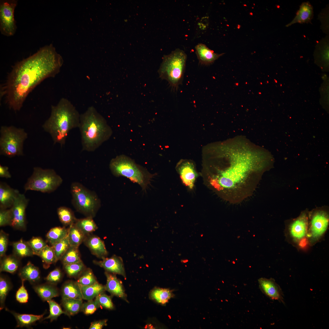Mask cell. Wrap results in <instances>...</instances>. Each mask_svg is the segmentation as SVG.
Returning a JSON list of instances; mask_svg holds the SVG:
<instances>
[{"instance_id":"obj_51","label":"cell","mask_w":329,"mask_h":329,"mask_svg":"<svg viewBox=\"0 0 329 329\" xmlns=\"http://www.w3.org/2000/svg\"><path fill=\"white\" fill-rule=\"evenodd\" d=\"M107 319L94 321L91 323L89 329H101L107 325Z\"/></svg>"},{"instance_id":"obj_30","label":"cell","mask_w":329,"mask_h":329,"mask_svg":"<svg viewBox=\"0 0 329 329\" xmlns=\"http://www.w3.org/2000/svg\"><path fill=\"white\" fill-rule=\"evenodd\" d=\"M329 37L326 35L317 44L315 50V55L319 56L322 62L328 64L329 61Z\"/></svg>"},{"instance_id":"obj_18","label":"cell","mask_w":329,"mask_h":329,"mask_svg":"<svg viewBox=\"0 0 329 329\" xmlns=\"http://www.w3.org/2000/svg\"><path fill=\"white\" fill-rule=\"evenodd\" d=\"M19 191L3 182L0 183V208H11L19 194Z\"/></svg>"},{"instance_id":"obj_46","label":"cell","mask_w":329,"mask_h":329,"mask_svg":"<svg viewBox=\"0 0 329 329\" xmlns=\"http://www.w3.org/2000/svg\"><path fill=\"white\" fill-rule=\"evenodd\" d=\"M100 307L95 299H92L83 303L81 311L86 315H90L94 313Z\"/></svg>"},{"instance_id":"obj_50","label":"cell","mask_w":329,"mask_h":329,"mask_svg":"<svg viewBox=\"0 0 329 329\" xmlns=\"http://www.w3.org/2000/svg\"><path fill=\"white\" fill-rule=\"evenodd\" d=\"M8 242V235L2 230L0 232V256L3 257L7 249Z\"/></svg>"},{"instance_id":"obj_37","label":"cell","mask_w":329,"mask_h":329,"mask_svg":"<svg viewBox=\"0 0 329 329\" xmlns=\"http://www.w3.org/2000/svg\"><path fill=\"white\" fill-rule=\"evenodd\" d=\"M60 260L63 265L81 261L78 247L70 246Z\"/></svg>"},{"instance_id":"obj_25","label":"cell","mask_w":329,"mask_h":329,"mask_svg":"<svg viewBox=\"0 0 329 329\" xmlns=\"http://www.w3.org/2000/svg\"><path fill=\"white\" fill-rule=\"evenodd\" d=\"M79 285L81 289L83 299L87 301L93 299L99 295L104 292L106 291L105 285L98 282L89 286Z\"/></svg>"},{"instance_id":"obj_27","label":"cell","mask_w":329,"mask_h":329,"mask_svg":"<svg viewBox=\"0 0 329 329\" xmlns=\"http://www.w3.org/2000/svg\"><path fill=\"white\" fill-rule=\"evenodd\" d=\"M87 235L73 223L69 228L68 237L70 246L78 247Z\"/></svg>"},{"instance_id":"obj_15","label":"cell","mask_w":329,"mask_h":329,"mask_svg":"<svg viewBox=\"0 0 329 329\" xmlns=\"http://www.w3.org/2000/svg\"><path fill=\"white\" fill-rule=\"evenodd\" d=\"M258 282L260 289L267 296L271 299L284 302L281 289L274 279L261 278Z\"/></svg>"},{"instance_id":"obj_49","label":"cell","mask_w":329,"mask_h":329,"mask_svg":"<svg viewBox=\"0 0 329 329\" xmlns=\"http://www.w3.org/2000/svg\"><path fill=\"white\" fill-rule=\"evenodd\" d=\"M24 281L22 280V285L17 291L16 294V300L21 303H27L29 299V295L25 288L24 283Z\"/></svg>"},{"instance_id":"obj_22","label":"cell","mask_w":329,"mask_h":329,"mask_svg":"<svg viewBox=\"0 0 329 329\" xmlns=\"http://www.w3.org/2000/svg\"><path fill=\"white\" fill-rule=\"evenodd\" d=\"M19 275L22 280L28 281L31 284L37 282L41 278L39 268L30 262L20 270Z\"/></svg>"},{"instance_id":"obj_38","label":"cell","mask_w":329,"mask_h":329,"mask_svg":"<svg viewBox=\"0 0 329 329\" xmlns=\"http://www.w3.org/2000/svg\"><path fill=\"white\" fill-rule=\"evenodd\" d=\"M63 267L67 274L70 278L79 277L86 268L82 260L76 263L64 264Z\"/></svg>"},{"instance_id":"obj_26","label":"cell","mask_w":329,"mask_h":329,"mask_svg":"<svg viewBox=\"0 0 329 329\" xmlns=\"http://www.w3.org/2000/svg\"><path fill=\"white\" fill-rule=\"evenodd\" d=\"M14 316L17 322L16 327H28L43 318L45 314L40 315L31 314H20L14 311H10Z\"/></svg>"},{"instance_id":"obj_1","label":"cell","mask_w":329,"mask_h":329,"mask_svg":"<svg viewBox=\"0 0 329 329\" xmlns=\"http://www.w3.org/2000/svg\"><path fill=\"white\" fill-rule=\"evenodd\" d=\"M255 157H232L204 152L201 173L204 184L223 200L239 203L251 196L262 174V163Z\"/></svg>"},{"instance_id":"obj_48","label":"cell","mask_w":329,"mask_h":329,"mask_svg":"<svg viewBox=\"0 0 329 329\" xmlns=\"http://www.w3.org/2000/svg\"><path fill=\"white\" fill-rule=\"evenodd\" d=\"M62 274L60 270L56 268L51 271L44 279L47 283L55 285L61 280Z\"/></svg>"},{"instance_id":"obj_29","label":"cell","mask_w":329,"mask_h":329,"mask_svg":"<svg viewBox=\"0 0 329 329\" xmlns=\"http://www.w3.org/2000/svg\"><path fill=\"white\" fill-rule=\"evenodd\" d=\"M150 298L156 302L164 304L173 296L172 292L168 289L155 288L150 292Z\"/></svg>"},{"instance_id":"obj_43","label":"cell","mask_w":329,"mask_h":329,"mask_svg":"<svg viewBox=\"0 0 329 329\" xmlns=\"http://www.w3.org/2000/svg\"><path fill=\"white\" fill-rule=\"evenodd\" d=\"M321 23V29L324 33L329 35V5L323 9L318 15Z\"/></svg>"},{"instance_id":"obj_32","label":"cell","mask_w":329,"mask_h":329,"mask_svg":"<svg viewBox=\"0 0 329 329\" xmlns=\"http://www.w3.org/2000/svg\"><path fill=\"white\" fill-rule=\"evenodd\" d=\"M69 232V228L56 227L51 229L46 235L47 240L52 245L66 237Z\"/></svg>"},{"instance_id":"obj_33","label":"cell","mask_w":329,"mask_h":329,"mask_svg":"<svg viewBox=\"0 0 329 329\" xmlns=\"http://www.w3.org/2000/svg\"><path fill=\"white\" fill-rule=\"evenodd\" d=\"M37 255L41 259L43 267L45 269L48 268L51 264L58 261L52 246L48 245L43 248Z\"/></svg>"},{"instance_id":"obj_13","label":"cell","mask_w":329,"mask_h":329,"mask_svg":"<svg viewBox=\"0 0 329 329\" xmlns=\"http://www.w3.org/2000/svg\"><path fill=\"white\" fill-rule=\"evenodd\" d=\"M175 169L183 184L188 189L192 190L199 175L193 161L182 159L177 164Z\"/></svg>"},{"instance_id":"obj_39","label":"cell","mask_w":329,"mask_h":329,"mask_svg":"<svg viewBox=\"0 0 329 329\" xmlns=\"http://www.w3.org/2000/svg\"><path fill=\"white\" fill-rule=\"evenodd\" d=\"M12 284L9 279L2 275L0 277V309L2 310L4 307L6 296L11 289Z\"/></svg>"},{"instance_id":"obj_10","label":"cell","mask_w":329,"mask_h":329,"mask_svg":"<svg viewBox=\"0 0 329 329\" xmlns=\"http://www.w3.org/2000/svg\"><path fill=\"white\" fill-rule=\"evenodd\" d=\"M329 225V212L325 208H317L309 212L308 244L313 246L323 239Z\"/></svg>"},{"instance_id":"obj_17","label":"cell","mask_w":329,"mask_h":329,"mask_svg":"<svg viewBox=\"0 0 329 329\" xmlns=\"http://www.w3.org/2000/svg\"><path fill=\"white\" fill-rule=\"evenodd\" d=\"M106 284L105 285L106 291L112 296H115L128 301L127 295L121 281L116 274L107 271L105 272Z\"/></svg>"},{"instance_id":"obj_8","label":"cell","mask_w":329,"mask_h":329,"mask_svg":"<svg viewBox=\"0 0 329 329\" xmlns=\"http://www.w3.org/2000/svg\"><path fill=\"white\" fill-rule=\"evenodd\" d=\"M0 134V154L9 157L23 155L24 143L28 137L23 129L2 126Z\"/></svg>"},{"instance_id":"obj_4","label":"cell","mask_w":329,"mask_h":329,"mask_svg":"<svg viewBox=\"0 0 329 329\" xmlns=\"http://www.w3.org/2000/svg\"><path fill=\"white\" fill-rule=\"evenodd\" d=\"M78 128L82 150L89 152L94 151L112 134L105 119L93 106L80 115Z\"/></svg>"},{"instance_id":"obj_3","label":"cell","mask_w":329,"mask_h":329,"mask_svg":"<svg viewBox=\"0 0 329 329\" xmlns=\"http://www.w3.org/2000/svg\"><path fill=\"white\" fill-rule=\"evenodd\" d=\"M49 118L42 127L51 136L54 144L64 146L69 131L78 128L80 115L68 99L62 98L58 104L52 105Z\"/></svg>"},{"instance_id":"obj_12","label":"cell","mask_w":329,"mask_h":329,"mask_svg":"<svg viewBox=\"0 0 329 329\" xmlns=\"http://www.w3.org/2000/svg\"><path fill=\"white\" fill-rule=\"evenodd\" d=\"M17 2L16 0L0 1V31L4 36H13L16 31L17 26L14 13Z\"/></svg>"},{"instance_id":"obj_45","label":"cell","mask_w":329,"mask_h":329,"mask_svg":"<svg viewBox=\"0 0 329 329\" xmlns=\"http://www.w3.org/2000/svg\"><path fill=\"white\" fill-rule=\"evenodd\" d=\"M27 242L33 250L34 254L36 255H37L47 245L43 239L39 237H33Z\"/></svg>"},{"instance_id":"obj_20","label":"cell","mask_w":329,"mask_h":329,"mask_svg":"<svg viewBox=\"0 0 329 329\" xmlns=\"http://www.w3.org/2000/svg\"><path fill=\"white\" fill-rule=\"evenodd\" d=\"M313 16V6L309 2H304L300 5L294 18L285 26L288 27L296 23H310Z\"/></svg>"},{"instance_id":"obj_35","label":"cell","mask_w":329,"mask_h":329,"mask_svg":"<svg viewBox=\"0 0 329 329\" xmlns=\"http://www.w3.org/2000/svg\"><path fill=\"white\" fill-rule=\"evenodd\" d=\"M57 214L60 221L65 226H70L77 220L72 210L65 207H61L57 209Z\"/></svg>"},{"instance_id":"obj_44","label":"cell","mask_w":329,"mask_h":329,"mask_svg":"<svg viewBox=\"0 0 329 329\" xmlns=\"http://www.w3.org/2000/svg\"><path fill=\"white\" fill-rule=\"evenodd\" d=\"M95 299L100 306L110 310L114 309V306L111 297L104 292L99 295Z\"/></svg>"},{"instance_id":"obj_31","label":"cell","mask_w":329,"mask_h":329,"mask_svg":"<svg viewBox=\"0 0 329 329\" xmlns=\"http://www.w3.org/2000/svg\"><path fill=\"white\" fill-rule=\"evenodd\" d=\"M19 264V261L16 256L10 255L4 256L1 260L0 272L14 273L17 270Z\"/></svg>"},{"instance_id":"obj_11","label":"cell","mask_w":329,"mask_h":329,"mask_svg":"<svg viewBox=\"0 0 329 329\" xmlns=\"http://www.w3.org/2000/svg\"><path fill=\"white\" fill-rule=\"evenodd\" d=\"M309 213L307 210L301 213L295 218L287 223L285 234L287 241L296 247H299L303 241L307 243L309 224Z\"/></svg>"},{"instance_id":"obj_34","label":"cell","mask_w":329,"mask_h":329,"mask_svg":"<svg viewBox=\"0 0 329 329\" xmlns=\"http://www.w3.org/2000/svg\"><path fill=\"white\" fill-rule=\"evenodd\" d=\"M12 245L14 251L18 257L23 258L34 255L27 242H26L22 239L13 242Z\"/></svg>"},{"instance_id":"obj_24","label":"cell","mask_w":329,"mask_h":329,"mask_svg":"<svg viewBox=\"0 0 329 329\" xmlns=\"http://www.w3.org/2000/svg\"><path fill=\"white\" fill-rule=\"evenodd\" d=\"M61 295L62 299H83L79 285L76 282L72 281H67L63 285Z\"/></svg>"},{"instance_id":"obj_5","label":"cell","mask_w":329,"mask_h":329,"mask_svg":"<svg viewBox=\"0 0 329 329\" xmlns=\"http://www.w3.org/2000/svg\"><path fill=\"white\" fill-rule=\"evenodd\" d=\"M109 168L114 176L126 177L139 184L143 190H146L154 176L131 158L123 154L112 159Z\"/></svg>"},{"instance_id":"obj_6","label":"cell","mask_w":329,"mask_h":329,"mask_svg":"<svg viewBox=\"0 0 329 329\" xmlns=\"http://www.w3.org/2000/svg\"><path fill=\"white\" fill-rule=\"evenodd\" d=\"M186 59V53L179 48L164 56L158 70L160 77L177 89L182 81Z\"/></svg>"},{"instance_id":"obj_16","label":"cell","mask_w":329,"mask_h":329,"mask_svg":"<svg viewBox=\"0 0 329 329\" xmlns=\"http://www.w3.org/2000/svg\"><path fill=\"white\" fill-rule=\"evenodd\" d=\"M94 263L103 268L107 271L122 275L126 278L124 265L122 258L113 255L109 258L104 257L99 261L94 260Z\"/></svg>"},{"instance_id":"obj_21","label":"cell","mask_w":329,"mask_h":329,"mask_svg":"<svg viewBox=\"0 0 329 329\" xmlns=\"http://www.w3.org/2000/svg\"><path fill=\"white\" fill-rule=\"evenodd\" d=\"M195 49L199 62L202 65H208L212 63L224 54L215 53L202 43H199L196 45Z\"/></svg>"},{"instance_id":"obj_36","label":"cell","mask_w":329,"mask_h":329,"mask_svg":"<svg viewBox=\"0 0 329 329\" xmlns=\"http://www.w3.org/2000/svg\"><path fill=\"white\" fill-rule=\"evenodd\" d=\"M75 224L87 235H90L98 228L93 218L90 217L77 219Z\"/></svg>"},{"instance_id":"obj_19","label":"cell","mask_w":329,"mask_h":329,"mask_svg":"<svg viewBox=\"0 0 329 329\" xmlns=\"http://www.w3.org/2000/svg\"><path fill=\"white\" fill-rule=\"evenodd\" d=\"M84 242L92 253L97 257L102 259L107 256L108 252L104 242L98 237L87 235Z\"/></svg>"},{"instance_id":"obj_14","label":"cell","mask_w":329,"mask_h":329,"mask_svg":"<svg viewBox=\"0 0 329 329\" xmlns=\"http://www.w3.org/2000/svg\"><path fill=\"white\" fill-rule=\"evenodd\" d=\"M28 200L23 194L19 193L11 209L12 220L10 225L16 229L23 230L26 228L25 211Z\"/></svg>"},{"instance_id":"obj_41","label":"cell","mask_w":329,"mask_h":329,"mask_svg":"<svg viewBox=\"0 0 329 329\" xmlns=\"http://www.w3.org/2000/svg\"><path fill=\"white\" fill-rule=\"evenodd\" d=\"M49 307V315L42 320H43L45 319H49L51 322L56 320L61 314H64L67 315L66 313L62 310L60 306L56 302L52 299H50L47 301Z\"/></svg>"},{"instance_id":"obj_7","label":"cell","mask_w":329,"mask_h":329,"mask_svg":"<svg viewBox=\"0 0 329 329\" xmlns=\"http://www.w3.org/2000/svg\"><path fill=\"white\" fill-rule=\"evenodd\" d=\"M70 191L72 203L77 211L87 217H94L101 205L97 194L76 182L72 183Z\"/></svg>"},{"instance_id":"obj_2","label":"cell","mask_w":329,"mask_h":329,"mask_svg":"<svg viewBox=\"0 0 329 329\" xmlns=\"http://www.w3.org/2000/svg\"><path fill=\"white\" fill-rule=\"evenodd\" d=\"M63 63L52 44L40 48L12 67L1 86V97L9 109L19 111L29 93L44 80L57 75Z\"/></svg>"},{"instance_id":"obj_23","label":"cell","mask_w":329,"mask_h":329,"mask_svg":"<svg viewBox=\"0 0 329 329\" xmlns=\"http://www.w3.org/2000/svg\"><path fill=\"white\" fill-rule=\"evenodd\" d=\"M35 292L44 301L58 296L59 292L55 285L48 283L35 285L33 287Z\"/></svg>"},{"instance_id":"obj_40","label":"cell","mask_w":329,"mask_h":329,"mask_svg":"<svg viewBox=\"0 0 329 329\" xmlns=\"http://www.w3.org/2000/svg\"><path fill=\"white\" fill-rule=\"evenodd\" d=\"M76 282L80 285L89 286L94 284L97 281L92 270L89 268H86L79 276Z\"/></svg>"},{"instance_id":"obj_28","label":"cell","mask_w":329,"mask_h":329,"mask_svg":"<svg viewBox=\"0 0 329 329\" xmlns=\"http://www.w3.org/2000/svg\"><path fill=\"white\" fill-rule=\"evenodd\" d=\"M82 299H62L61 304L67 315L73 316L81 310L83 305Z\"/></svg>"},{"instance_id":"obj_9","label":"cell","mask_w":329,"mask_h":329,"mask_svg":"<svg viewBox=\"0 0 329 329\" xmlns=\"http://www.w3.org/2000/svg\"><path fill=\"white\" fill-rule=\"evenodd\" d=\"M62 178L52 169L35 167L32 174L25 185V190H34L43 193H51L62 184Z\"/></svg>"},{"instance_id":"obj_47","label":"cell","mask_w":329,"mask_h":329,"mask_svg":"<svg viewBox=\"0 0 329 329\" xmlns=\"http://www.w3.org/2000/svg\"><path fill=\"white\" fill-rule=\"evenodd\" d=\"M12 214L11 209H2L0 210V226L11 225L12 220Z\"/></svg>"},{"instance_id":"obj_42","label":"cell","mask_w":329,"mask_h":329,"mask_svg":"<svg viewBox=\"0 0 329 329\" xmlns=\"http://www.w3.org/2000/svg\"><path fill=\"white\" fill-rule=\"evenodd\" d=\"M70 246L68 235L64 239L52 245L58 260L61 259Z\"/></svg>"},{"instance_id":"obj_52","label":"cell","mask_w":329,"mask_h":329,"mask_svg":"<svg viewBox=\"0 0 329 329\" xmlns=\"http://www.w3.org/2000/svg\"><path fill=\"white\" fill-rule=\"evenodd\" d=\"M0 177L6 178H9L11 177L8 167L0 165Z\"/></svg>"}]
</instances>
